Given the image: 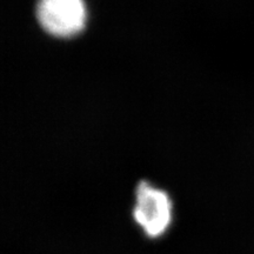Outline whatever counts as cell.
I'll return each mask as SVG.
<instances>
[{
  "label": "cell",
  "instance_id": "7a4b0ae2",
  "mask_svg": "<svg viewBox=\"0 0 254 254\" xmlns=\"http://www.w3.org/2000/svg\"><path fill=\"white\" fill-rule=\"evenodd\" d=\"M37 17L44 30L66 38L82 30L86 9L82 0H39Z\"/></svg>",
  "mask_w": 254,
  "mask_h": 254
},
{
  "label": "cell",
  "instance_id": "6da1fadb",
  "mask_svg": "<svg viewBox=\"0 0 254 254\" xmlns=\"http://www.w3.org/2000/svg\"><path fill=\"white\" fill-rule=\"evenodd\" d=\"M172 201L165 190L146 182L135 189L133 219L145 236L151 239L161 237L172 222Z\"/></svg>",
  "mask_w": 254,
  "mask_h": 254
}]
</instances>
